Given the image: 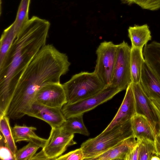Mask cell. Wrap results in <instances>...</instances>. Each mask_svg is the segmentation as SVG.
I'll list each match as a JSON object with an SVG mask.
<instances>
[{"mask_svg": "<svg viewBox=\"0 0 160 160\" xmlns=\"http://www.w3.org/2000/svg\"><path fill=\"white\" fill-rule=\"evenodd\" d=\"M135 103L136 113L145 116L157 133V117L150 103V99L146 96L139 83H131Z\"/></svg>", "mask_w": 160, "mask_h": 160, "instance_id": "cell-12", "label": "cell"}, {"mask_svg": "<svg viewBox=\"0 0 160 160\" xmlns=\"http://www.w3.org/2000/svg\"><path fill=\"white\" fill-rule=\"evenodd\" d=\"M131 124L133 136L137 139L154 141L156 133L145 116L136 113L131 119Z\"/></svg>", "mask_w": 160, "mask_h": 160, "instance_id": "cell-15", "label": "cell"}, {"mask_svg": "<svg viewBox=\"0 0 160 160\" xmlns=\"http://www.w3.org/2000/svg\"><path fill=\"white\" fill-rule=\"evenodd\" d=\"M131 47L124 41L118 45L117 54L111 85L121 91L132 82L130 67Z\"/></svg>", "mask_w": 160, "mask_h": 160, "instance_id": "cell-8", "label": "cell"}, {"mask_svg": "<svg viewBox=\"0 0 160 160\" xmlns=\"http://www.w3.org/2000/svg\"><path fill=\"white\" fill-rule=\"evenodd\" d=\"M139 141L133 136H131L91 160H125L128 152Z\"/></svg>", "mask_w": 160, "mask_h": 160, "instance_id": "cell-14", "label": "cell"}, {"mask_svg": "<svg viewBox=\"0 0 160 160\" xmlns=\"http://www.w3.org/2000/svg\"><path fill=\"white\" fill-rule=\"evenodd\" d=\"M139 83L149 99L160 102V82L145 61L142 65Z\"/></svg>", "mask_w": 160, "mask_h": 160, "instance_id": "cell-13", "label": "cell"}, {"mask_svg": "<svg viewBox=\"0 0 160 160\" xmlns=\"http://www.w3.org/2000/svg\"><path fill=\"white\" fill-rule=\"evenodd\" d=\"M156 154L154 141L146 139L140 140L138 160H151Z\"/></svg>", "mask_w": 160, "mask_h": 160, "instance_id": "cell-23", "label": "cell"}, {"mask_svg": "<svg viewBox=\"0 0 160 160\" xmlns=\"http://www.w3.org/2000/svg\"><path fill=\"white\" fill-rule=\"evenodd\" d=\"M118 45L111 41L101 42L96 51L97 59L93 72L106 86L111 85L116 62Z\"/></svg>", "mask_w": 160, "mask_h": 160, "instance_id": "cell-6", "label": "cell"}, {"mask_svg": "<svg viewBox=\"0 0 160 160\" xmlns=\"http://www.w3.org/2000/svg\"><path fill=\"white\" fill-rule=\"evenodd\" d=\"M133 136L131 120L117 125L96 137L83 142L82 150L84 160H91L111 148L124 139Z\"/></svg>", "mask_w": 160, "mask_h": 160, "instance_id": "cell-3", "label": "cell"}, {"mask_svg": "<svg viewBox=\"0 0 160 160\" xmlns=\"http://www.w3.org/2000/svg\"><path fill=\"white\" fill-rule=\"evenodd\" d=\"M9 118L6 115L0 116V130L7 146L14 155L17 151L10 125Z\"/></svg>", "mask_w": 160, "mask_h": 160, "instance_id": "cell-21", "label": "cell"}, {"mask_svg": "<svg viewBox=\"0 0 160 160\" xmlns=\"http://www.w3.org/2000/svg\"><path fill=\"white\" fill-rule=\"evenodd\" d=\"M83 114L72 116L66 119L61 128L64 131L69 134L78 133L89 136V133L83 121Z\"/></svg>", "mask_w": 160, "mask_h": 160, "instance_id": "cell-20", "label": "cell"}, {"mask_svg": "<svg viewBox=\"0 0 160 160\" xmlns=\"http://www.w3.org/2000/svg\"><path fill=\"white\" fill-rule=\"evenodd\" d=\"M136 113L135 103L131 84L126 89L122 102L115 116L107 127L101 133L131 120Z\"/></svg>", "mask_w": 160, "mask_h": 160, "instance_id": "cell-11", "label": "cell"}, {"mask_svg": "<svg viewBox=\"0 0 160 160\" xmlns=\"http://www.w3.org/2000/svg\"><path fill=\"white\" fill-rule=\"evenodd\" d=\"M0 158L3 160H15L14 155L7 146L2 135L0 134Z\"/></svg>", "mask_w": 160, "mask_h": 160, "instance_id": "cell-25", "label": "cell"}, {"mask_svg": "<svg viewBox=\"0 0 160 160\" xmlns=\"http://www.w3.org/2000/svg\"><path fill=\"white\" fill-rule=\"evenodd\" d=\"M156 153L160 156V131H158L156 134L154 141Z\"/></svg>", "mask_w": 160, "mask_h": 160, "instance_id": "cell-30", "label": "cell"}, {"mask_svg": "<svg viewBox=\"0 0 160 160\" xmlns=\"http://www.w3.org/2000/svg\"><path fill=\"white\" fill-rule=\"evenodd\" d=\"M124 2L128 4L134 3L137 0H122Z\"/></svg>", "mask_w": 160, "mask_h": 160, "instance_id": "cell-32", "label": "cell"}, {"mask_svg": "<svg viewBox=\"0 0 160 160\" xmlns=\"http://www.w3.org/2000/svg\"><path fill=\"white\" fill-rule=\"evenodd\" d=\"M151 106L155 112L158 120V125L159 127L158 131H160V102L155 100L150 99Z\"/></svg>", "mask_w": 160, "mask_h": 160, "instance_id": "cell-29", "label": "cell"}, {"mask_svg": "<svg viewBox=\"0 0 160 160\" xmlns=\"http://www.w3.org/2000/svg\"><path fill=\"white\" fill-rule=\"evenodd\" d=\"M34 102L56 108L62 109L67 103L66 94L60 82L47 84L37 92Z\"/></svg>", "mask_w": 160, "mask_h": 160, "instance_id": "cell-9", "label": "cell"}, {"mask_svg": "<svg viewBox=\"0 0 160 160\" xmlns=\"http://www.w3.org/2000/svg\"><path fill=\"white\" fill-rule=\"evenodd\" d=\"M121 91L119 88L111 84L107 86L100 92L92 96L74 103L66 104L61 109L62 112L66 119L83 114L111 99Z\"/></svg>", "mask_w": 160, "mask_h": 160, "instance_id": "cell-7", "label": "cell"}, {"mask_svg": "<svg viewBox=\"0 0 160 160\" xmlns=\"http://www.w3.org/2000/svg\"><path fill=\"white\" fill-rule=\"evenodd\" d=\"M145 61L143 48L131 47L130 67L132 82H140L142 65Z\"/></svg>", "mask_w": 160, "mask_h": 160, "instance_id": "cell-19", "label": "cell"}, {"mask_svg": "<svg viewBox=\"0 0 160 160\" xmlns=\"http://www.w3.org/2000/svg\"><path fill=\"white\" fill-rule=\"evenodd\" d=\"M67 104H72L92 96L106 86L93 72H81L62 84Z\"/></svg>", "mask_w": 160, "mask_h": 160, "instance_id": "cell-4", "label": "cell"}, {"mask_svg": "<svg viewBox=\"0 0 160 160\" xmlns=\"http://www.w3.org/2000/svg\"><path fill=\"white\" fill-rule=\"evenodd\" d=\"M31 0H21L15 21L12 24L19 32L29 20L28 12Z\"/></svg>", "mask_w": 160, "mask_h": 160, "instance_id": "cell-22", "label": "cell"}, {"mask_svg": "<svg viewBox=\"0 0 160 160\" xmlns=\"http://www.w3.org/2000/svg\"><path fill=\"white\" fill-rule=\"evenodd\" d=\"M70 65L66 54L52 44L44 45L20 78L6 115L14 120L26 115L38 89L47 84L60 82L61 77L68 72Z\"/></svg>", "mask_w": 160, "mask_h": 160, "instance_id": "cell-2", "label": "cell"}, {"mask_svg": "<svg viewBox=\"0 0 160 160\" xmlns=\"http://www.w3.org/2000/svg\"><path fill=\"white\" fill-rule=\"evenodd\" d=\"M49 22L33 16L24 25L0 64V110L6 111L18 82L46 44Z\"/></svg>", "mask_w": 160, "mask_h": 160, "instance_id": "cell-1", "label": "cell"}, {"mask_svg": "<svg viewBox=\"0 0 160 160\" xmlns=\"http://www.w3.org/2000/svg\"><path fill=\"white\" fill-rule=\"evenodd\" d=\"M144 58L160 82V43L153 41L145 45Z\"/></svg>", "mask_w": 160, "mask_h": 160, "instance_id": "cell-17", "label": "cell"}, {"mask_svg": "<svg viewBox=\"0 0 160 160\" xmlns=\"http://www.w3.org/2000/svg\"><path fill=\"white\" fill-rule=\"evenodd\" d=\"M144 9L156 10L160 8V0H137L134 3Z\"/></svg>", "mask_w": 160, "mask_h": 160, "instance_id": "cell-27", "label": "cell"}, {"mask_svg": "<svg viewBox=\"0 0 160 160\" xmlns=\"http://www.w3.org/2000/svg\"><path fill=\"white\" fill-rule=\"evenodd\" d=\"M128 31V36L132 43L131 47L143 48L151 40V32L147 24L130 26Z\"/></svg>", "mask_w": 160, "mask_h": 160, "instance_id": "cell-18", "label": "cell"}, {"mask_svg": "<svg viewBox=\"0 0 160 160\" xmlns=\"http://www.w3.org/2000/svg\"><path fill=\"white\" fill-rule=\"evenodd\" d=\"M84 159L83 151L80 148L62 155L56 160H83Z\"/></svg>", "mask_w": 160, "mask_h": 160, "instance_id": "cell-26", "label": "cell"}, {"mask_svg": "<svg viewBox=\"0 0 160 160\" xmlns=\"http://www.w3.org/2000/svg\"><path fill=\"white\" fill-rule=\"evenodd\" d=\"M139 141L135 147L128 152L125 160H138L139 155Z\"/></svg>", "mask_w": 160, "mask_h": 160, "instance_id": "cell-28", "label": "cell"}, {"mask_svg": "<svg viewBox=\"0 0 160 160\" xmlns=\"http://www.w3.org/2000/svg\"><path fill=\"white\" fill-rule=\"evenodd\" d=\"M151 160H160V156L156 153L152 157Z\"/></svg>", "mask_w": 160, "mask_h": 160, "instance_id": "cell-31", "label": "cell"}, {"mask_svg": "<svg viewBox=\"0 0 160 160\" xmlns=\"http://www.w3.org/2000/svg\"><path fill=\"white\" fill-rule=\"evenodd\" d=\"M12 130L15 142L22 141L32 142L42 148L46 143V139L39 137L35 133L37 130L35 127L16 124L12 128Z\"/></svg>", "mask_w": 160, "mask_h": 160, "instance_id": "cell-16", "label": "cell"}, {"mask_svg": "<svg viewBox=\"0 0 160 160\" xmlns=\"http://www.w3.org/2000/svg\"><path fill=\"white\" fill-rule=\"evenodd\" d=\"M40 147L32 142L29 143L17 150L15 155V160H31Z\"/></svg>", "mask_w": 160, "mask_h": 160, "instance_id": "cell-24", "label": "cell"}, {"mask_svg": "<svg viewBox=\"0 0 160 160\" xmlns=\"http://www.w3.org/2000/svg\"><path fill=\"white\" fill-rule=\"evenodd\" d=\"M26 115L42 120L51 128L61 127L66 119L61 109L48 107L34 102Z\"/></svg>", "mask_w": 160, "mask_h": 160, "instance_id": "cell-10", "label": "cell"}, {"mask_svg": "<svg viewBox=\"0 0 160 160\" xmlns=\"http://www.w3.org/2000/svg\"><path fill=\"white\" fill-rule=\"evenodd\" d=\"M74 137V134L67 133L61 127L52 128L44 146L31 160H56L68 147L77 143L73 140Z\"/></svg>", "mask_w": 160, "mask_h": 160, "instance_id": "cell-5", "label": "cell"}]
</instances>
